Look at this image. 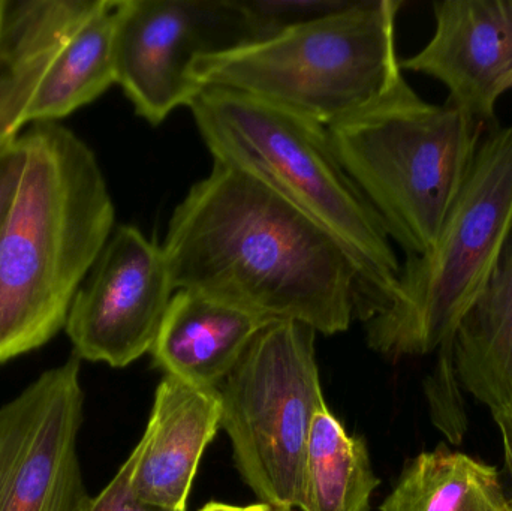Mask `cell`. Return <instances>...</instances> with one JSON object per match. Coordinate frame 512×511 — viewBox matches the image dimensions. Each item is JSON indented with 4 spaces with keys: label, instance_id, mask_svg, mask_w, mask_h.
Returning <instances> with one entry per match:
<instances>
[{
    "label": "cell",
    "instance_id": "obj_21",
    "mask_svg": "<svg viewBox=\"0 0 512 511\" xmlns=\"http://www.w3.org/2000/svg\"><path fill=\"white\" fill-rule=\"evenodd\" d=\"M138 450H132L125 464L117 471L114 479L105 486L101 494L90 497L83 511H174L162 509L140 500L132 489V473L137 464Z\"/></svg>",
    "mask_w": 512,
    "mask_h": 511
},
{
    "label": "cell",
    "instance_id": "obj_10",
    "mask_svg": "<svg viewBox=\"0 0 512 511\" xmlns=\"http://www.w3.org/2000/svg\"><path fill=\"white\" fill-rule=\"evenodd\" d=\"M174 291L162 246L134 225L114 228L69 309L75 356L126 368L150 353Z\"/></svg>",
    "mask_w": 512,
    "mask_h": 511
},
{
    "label": "cell",
    "instance_id": "obj_1",
    "mask_svg": "<svg viewBox=\"0 0 512 511\" xmlns=\"http://www.w3.org/2000/svg\"><path fill=\"white\" fill-rule=\"evenodd\" d=\"M162 251L174 290L322 335L363 311V284L336 237L236 168L213 162L168 222Z\"/></svg>",
    "mask_w": 512,
    "mask_h": 511
},
{
    "label": "cell",
    "instance_id": "obj_5",
    "mask_svg": "<svg viewBox=\"0 0 512 511\" xmlns=\"http://www.w3.org/2000/svg\"><path fill=\"white\" fill-rule=\"evenodd\" d=\"M399 0H352L316 20L203 57L200 87H224L330 128L403 77L396 48Z\"/></svg>",
    "mask_w": 512,
    "mask_h": 511
},
{
    "label": "cell",
    "instance_id": "obj_24",
    "mask_svg": "<svg viewBox=\"0 0 512 511\" xmlns=\"http://www.w3.org/2000/svg\"><path fill=\"white\" fill-rule=\"evenodd\" d=\"M248 511H294L292 509H279V507L270 506V504H254V506H249Z\"/></svg>",
    "mask_w": 512,
    "mask_h": 511
},
{
    "label": "cell",
    "instance_id": "obj_11",
    "mask_svg": "<svg viewBox=\"0 0 512 511\" xmlns=\"http://www.w3.org/2000/svg\"><path fill=\"white\" fill-rule=\"evenodd\" d=\"M435 33L402 71L441 81L447 102L496 128V105L512 90V0H439Z\"/></svg>",
    "mask_w": 512,
    "mask_h": 511
},
{
    "label": "cell",
    "instance_id": "obj_8",
    "mask_svg": "<svg viewBox=\"0 0 512 511\" xmlns=\"http://www.w3.org/2000/svg\"><path fill=\"white\" fill-rule=\"evenodd\" d=\"M270 36L248 0H119L116 84L135 113L158 126L203 90L194 78L203 57Z\"/></svg>",
    "mask_w": 512,
    "mask_h": 511
},
{
    "label": "cell",
    "instance_id": "obj_6",
    "mask_svg": "<svg viewBox=\"0 0 512 511\" xmlns=\"http://www.w3.org/2000/svg\"><path fill=\"white\" fill-rule=\"evenodd\" d=\"M512 234V126L481 141L435 245L406 258L388 305L364 321L366 342L391 360L436 353L483 293Z\"/></svg>",
    "mask_w": 512,
    "mask_h": 511
},
{
    "label": "cell",
    "instance_id": "obj_20",
    "mask_svg": "<svg viewBox=\"0 0 512 511\" xmlns=\"http://www.w3.org/2000/svg\"><path fill=\"white\" fill-rule=\"evenodd\" d=\"M258 17L267 24L273 35L297 24L316 20L340 11L351 2L345 0H316V2H285V0H248Z\"/></svg>",
    "mask_w": 512,
    "mask_h": 511
},
{
    "label": "cell",
    "instance_id": "obj_23",
    "mask_svg": "<svg viewBox=\"0 0 512 511\" xmlns=\"http://www.w3.org/2000/svg\"><path fill=\"white\" fill-rule=\"evenodd\" d=\"M200 511H248V507L230 506V504L210 503Z\"/></svg>",
    "mask_w": 512,
    "mask_h": 511
},
{
    "label": "cell",
    "instance_id": "obj_14",
    "mask_svg": "<svg viewBox=\"0 0 512 511\" xmlns=\"http://www.w3.org/2000/svg\"><path fill=\"white\" fill-rule=\"evenodd\" d=\"M448 344L460 386L490 411L498 426L512 494V234L483 293Z\"/></svg>",
    "mask_w": 512,
    "mask_h": 511
},
{
    "label": "cell",
    "instance_id": "obj_15",
    "mask_svg": "<svg viewBox=\"0 0 512 511\" xmlns=\"http://www.w3.org/2000/svg\"><path fill=\"white\" fill-rule=\"evenodd\" d=\"M267 324L197 291L177 290L150 353L168 375L219 389Z\"/></svg>",
    "mask_w": 512,
    "mask_h": 511
},
{
    "label": "cell",
    "instance_id": "obj_13",
    "mask_svg": "<svg viewBox=\"0 0 512 511\" xmlns=\"http://www.w3.org/2000/svg\"><path fill=\"white\" fill-rule=\"evenodd\" d=\"M107 0H0V144L20 137L36 92Z\"/></svg>",
    "mask_w": 512,
    "mask_h": 511
},
{
    "label": "cell",
    "instance_id": "obj_7",
    "mask_svg": "<svg viewBox=\"0 0 512 511\" xmlns=\"http://www.w3.org/2000/svg\"><path fill=\"white\" fill-rule=\"evenodd\" d=\"M315 339L304 324H267L218 389L221 428L240 476L262 503L279 509L298 507L310 429L327 407Z\"/></svg>",
    "mask_w": 512,
    "mask_h": 511
},
{
    "label": "cell",
    "instance_id": "obj_4",
    "mask_svg": "<svg viewBox=\"0 0 512 511\" xmlns=\"http://www.w3.org/2000/svg\"><path fill=\"white\" fill-rule=\"evenodd\" d=\"M352 182L406 257L426 254L465 186L489 126L450 102L424 101L405 77L327 128Z\"/></svg>",
    "mask_w": 512,
    "mask_h": 511
},
{
    "label": "cell",
    "instance_id": "obj_9",
    "mask_svg": "<svg viewBox=\"0 0 512 511\" xmlns=\"http://www.w3.org/2000/svg\"><path fill=\"white\" fill-rule=\"evenodd\" d=\"M81 359L72 354L0 408V511H83L77 440Z\"/></svg>",
    "mask_w": 512,
    "mask_h": 511
},
{
    "label": "cell",
    "instance_id": "obj_17",
    "mask_svg": "<svg viewBox=\"0 0 512 511\" xmlns=\"http://www.w3.org/2000/svg\"><path fill=\"white\" fill-rule=\"evenodd\" d=\"M381 485L366 443L351 437L328 407L316 414L301 476V511H369Z\"/></svg>",
    "mask_w": 512,
    "mask_h": 511
},
{
    "label": "cell",
    "instance_id": "obj_2",
    "mask_svg": "<svg viewBox=\"0 0 512 511\" xmlns=\"http://www.w3.org/2000/svg\"><path fill=\"white\" fill-rule=\"evenodd\" d=\"M26 164L0 231V365L65 329L116 209L93 150L59 122L21 134Z\"/></svg>",
    "mask_w": 512,
    "mask_h": 511
},
{
    "label": "cell",
    "instance_id": "obj_22",
    "mask_svg": "<svg viewBox=\"0 0 512 511\" xmlns=\"http://www.w3.org/2000/svg\"><path fill=\"white\" fill-rule=\"evenodd\" d=\"M26 164V147L20 137L0 144V231L11 209Z\"/></svg>",
    "mask_w": 512,
    "mask_h": 511
},
{
    "label": "cell",
    "instance_id": "obj_12",
    "mask_svg": "<svg viewBox=\"0 0 512 511\" xmlns=\"http://www.w3.org/2000/svg\"><path fill=\"white\" fill-rule=\"evenodd\" d=\"M221 414L218 389L165 375L156 389L146 431L135 446V495L162 509L186 511L201 456L221 428Z\"/></svg>",
    "mask_w": 512,
    "mask_h": 511
},
{
    "label": "cell",
    "instance_id": "obj_16",
    "mask_svg": "<svg viewBox=\"0 0 512 511\" xmlns=\"http://www.w3.org/2000/svg\"><path fill=\"white\" fill-rule=\"evenodd\" d=\"M381 511H512L498 468L445 446L409 461Z\"/></svg>",
    "mask_w": 512,
    "mask_h": 511
},
{
    "label": "cell",
    "instance_id": "obj_19",
    "mask_svg": "<svg viewBox=\"0 0 512 511\" xmlns=\"http://www.w3.org/2000/svg\"><path fill=\"white\" fill-rule=\"evenodd\" d=\"M436 353L438 359L435 368L424 381V395L435 428L442 432L453 446H459L468 431L465 401L460 392L462 386L457 377L451 345H444Z\"/></svg>",
    "mask_w": 512,
    "mask_h": 511
},
{
    "label": "cell",
    "instance_id": "obj_18",
    "mask_svg": "<svg viewBox=\"0 0 512 511\" xmlns=\"http://www.w3.org/2000/svg\"><path fill=\"white\" fill-rule=\"evenodd\" d=\"M116 0H107L60 51L36 92L27 123L57 122L116 84Z\"/></svg>",
    "mask_w": 512,
    "mask_h": 511
},
{
    "label": "cell",
    "instance_id": "obj_3",
    "mask_svg": "<svg viewBox=\"0 0 512 511\" xmlns=\"http://www.w3.org/2000/svg\"><path fill=\"white\" fill-rule=\"evenodd\" d=\"M189 110L213 162L254 177L336 237L363 284L361 320L382 311L402 264L384 222L340 164L327 128L224 87H203Z\"/></svg>",
    "mask_w": 512,
    "mask_h": 511
}]
</instances>
